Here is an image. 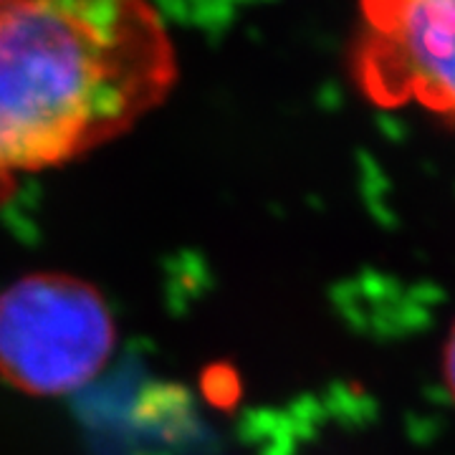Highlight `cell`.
<instances>
[{"mask_svg":"<svg viewBox=\"0 0 455 455\" xmlns=\"http://www.w3.org/2000/svg\"><path fill=\"white\" fill-rule=\"evenodd\" d=\"M178 53L149 0H0V208L163 104Z\"/></svg>","mask_w":455,"mask_h":455,"instance_id":"1","label":"cell"},{"mask_svg":"<svg viewBox=\"0 0 455 455\" xmlns=\"http://www.w3.org/2000/svg\"><path fill=\"white\" fill-rule=\"evenodd\" d=\"M116 326L104 296L71 274H28L0 291V379L33 397L92 382L109 362Z\"/></svg>","mask_w":455,"mask_h":455,"instance_id":"2","label":"cell"},{"mask_svg":"<svg viewBox=\"0 0 455 455\" xmlns=\"http://www.w3.org/2000/svg\"><path fill=\"white\" fill-rule=\"evenodd\" d=\"M355 79L377 107L455 119V0H362Z\"/></svg>","mask_w":455,"mask_h":455,"instance_id":"3","label":"cell"},{"mask_svg":"<svg viewBox=\"0 0 455 455\" xmlns=\"http://www.w3.org/2000/svg\"><path fill=\"white\" fill-rule=\"evenodd\" d=\"M443 377H445V387L451 392L455 403V324L445 339V352H443Z\"/></svg>","mask_w":455,"mask_h":455,"instance_id":"4","label":"cell"}]
</instances>
